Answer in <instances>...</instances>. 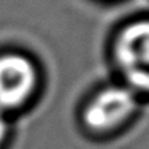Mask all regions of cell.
I'll use <instances>...</instances> for the list:
<instances>
[{
    "label": "cell",
    "instance_id": "7a4b0ae2",
    "mask_svg": "<svg viewBox=\"0 0 149 149\" xmlns=\"http://www.w3.org/2000/svg\"><path fill=\"white\" fill-rule=\"evenodd\" d=\"M138 106L136 92L129 86L114 84L98 91L84 109V122L92 130L106 132L129 120Z\"/></svg>",
    "mask_w": 149,
    "mask_h": 149
},
{
    "label": "cell",
    "instance_id": "3957f363",
    "mask_svg": "<svg viewBox=\"0 0 149 149\" xmlns=\"http://www.w3.org/2000/svg\"><path fill=\"white\" fill-rule=\"evenodd\" d=\"M38 84L37 67L19 52L0 54V109H15L26 105Z\"/></svg>",
    "mask_w": 149,
    "mask_h": 149
},
{
    "label": "cell",
    "instance_id": "277c9868",
    "mask_svg": "<svg viewBox=\"0 0 149 149\" xmlns=\"http://www.w3.org/2000/svg\"><path fill=\"white\" fill-rule=\"evenodd\" d=\"M8 120H6V116H5V111L0 109V144L5 141L6 135H8Z\"/></svg>",
    "mask_w": 149,
    "mask_h": 149
},
{
    "label": "cell",
    "instance_id": "6da1fadb",
    "mask_svg": "<svg viewBox=\"0 0 149 149\" xmlns=\"http://www.w3.org/2000/svg\"><path fill=\"white\" fill-rule=\"evenodd\" d=\"M114 60L130 89L149 92V19L120 29L114 40Z\"/></svg>",
    "mask_w": 149,
    "mask_h": 149
}]
</instances>
